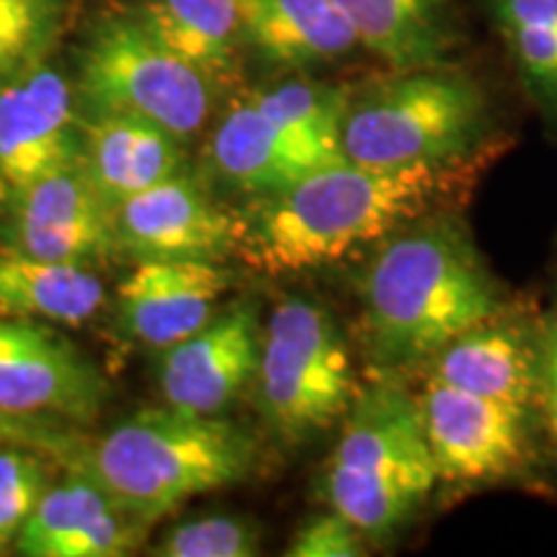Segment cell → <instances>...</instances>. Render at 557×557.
I'll return each mask as SVG.
<instances>
[{"label": "cell", "mask_w": 557, "mask_h": 557, "mask_svg": "<svg viewBox=\"0 0 557 557\" xmlns=\"http://www.w3.org/2000/svg\"><path fill=\"white\" fill-rule=\"evenodd\" d=\"M493 156H498L496 145L455 163L364 169L338 160L323 165L263 194L246 218H238L235 256L271 276L329 267L449 209Z\"/></svg>", "instance_id": "cell-1"}, {"label": "cell", "mask_w": 557, "mask_h": 557, "mask_svg": "<svg viewBox=\"0 0 557 557\" xmlns=\"http://www.w3.org/2000/svg\"><path fill=\"white\" fill-rule=\"evenodd\" d=\"M361 338L382 374L429 364L444 346L504 315L500 284L455 212L385 238L359 276Z\"/></svg>", "instance_id": "cell-2"}, {"label": "cell", "mask_w": 557, "mask_h": 557, "mask_svg": "<svg viewBox=\"0 0 557 557\" xmlns=\"http://www.w3.org/2000/svg\"><path fill=\"white\" fill-rule=\"evenodd\" d=\"M256 459V442L233 421L165 406L88 444L81 465L129 513L156 524L194 496L246 480Z\"/></svg>", "instance_id": "cell-3"}, {"label": "cell", "mask_w": 557, "mask_h": 557, "mask_svg": "<svg viewBox=\"0 0 557 557\" xmlns=\"http://www.w3.org/2000/svg\"><path fill=\"white\" fill-rule=\"evenodd\" d=\"M491 103L455 62L406 70L348 88L341 150L364 169L468 160L493 148Z\"/></svg>", "instance_id": "cell-4"}, {"label": "cell", "mask_w": 557, "mask_h": 557, "mask_svg": "<svg viewBox=\"0 0 557 557\" xmlns=\"http://www.w3.org/2000/svg\"><path fill=\"white\" fill-rule=\"evenodd\" d=\"M325 462L320 493L369 542L389 540L438 483L418 398L398 382L359 389Z\"/></svg>", "instance_id": "cell-5"}, {"label": "cell", "mask_w": 557, "mask_h": 557, "mask_svg": "<svg viewBox=\"0 0 557 557\" xmlns=\"http://www.w3.org/2000/svg\"><path fill=\"white\" fill-rule=\"evenodd\" d=\"M348 88L287 78L250 90L227 109L209 139V160L235 189L263 197L338 163Z\"/></svg>", "instance_id": "cell-6"}, {"label": "cell", "mask_w": 557, "mask_h": 557, "mask_svg": "<svg viewBox=\"0 0 557 557\" xmlns=\"http://www.w3.org/2000/svg\"><path fill=\"white\" fill-rule=\"evenodd\" d=\"M218 81L189 65L132 16L90 26L78 54V101L86 114H127L156 122L181 143L205 127Z\"/></svg>", "instance_id": "cell-7"}, {"label": "cell", "mask_w": 557, "mask_h": 557, "mask_svg": "<svg viewBox=\"0 0 557 557\" xmlns=\"http://www.w3.org/2000/svg\"><path fill=\"white\" fill-rule=\"evenodd\" d=\"M253 382L263 418L284 444L336 426L361 389L336 320L302 297L284 299L269 315Z\"/></svg>", "instance_id": "cell-8"}, {"label": "cell", "mask_w": 557, "mask_h": 557, "mask_svg": "<svg viewBox=\"0 0 557 557\" xmlns=\"http://www.w3.org/2000/svg\"><path fill=\"white\" fill-rule=\"evenodd\" d=\"M418 406L438 480L487 483L527 468L529 410L436 380H426Z\"/></svg>", "instance_id": "cell-9"}, {"label": "cell", "mask_w": 557, "mask_h": 557, "mask_svg": "<svg viewBox=\"0 0 557 557\" xmlns=\"http://www.w3.org/2000/svg\"><path fill=\"white\" fill-rule=\"evenodd\" d=\"M83 163L75 90L50 62L0 90V209L52 173Z\"/></svg>", "instance_id": "cell-10"}, {"label": "cell", "mask_w": 557, "mask_h": 557, "mask_svg": "<svg viewBox=\"0 0 557 557\" xmlns=\"http://www.w3.org/2000/svg\"><path fill=\"white\" fill-rule=\"evenodd\" d=\"M103 398L107 382L78 348L45 325L0 315V408L90 423Z\"/></svg>", "instance_id": "cell-11"}, {"label": "cell", "mask_w": 557, "mask_h": 557, "mask_svg": "<svg viewBox=\"0 0 557 557\" xmlns=\"http://www.w3.org/2000/svg\"><path fill=\"white\" fill-rule=\"evenodd\" d=\"M116 253L139 261H222L235 256L238 218L186 176L160 181L111 209Z\"/></svg>", "instance_id": "cell-12"}, {"label": "cell", "mask_w": 557, "mask_h": 557, "mask_svg": "<svg viewBox=\"0 0 557 557\" xmlns=\"http://www.w3.org/2000/svg\"><path fill=\"white\" fill-rule=\"evenodd\" d=\"M3 212V243L21 253L78 267L116 256L111 207L83 163L32 184Z\"/></svg>", "instance_id": "cell-13"}, {"label": "cell", "mask_w": 557, "mask_h": 557, "mask_svg": "<svg viewBox=\"0 0 557 557\" xmlns=\"http://www.w3.org/2000/svg\"><path fill=\"white\" fill-rule=\"evenodd\" d=\"M261 320L253 302L214 312L189 338L165 348L158 385L165 406L194 416H218L256 380Z\"/></svg>", "instance_id": "cell-14"}, {"label": "cell", "mask_w": 557, "mask_h": 557, "mask_svg": "<svg viewBox=\"0 0 557 557\" xmlns=\"http://www.w3.org/2000/svg\"><path fill=\"white\" fill-rule=\"evenodd\" d=\"M150 527L73 465L47 487L13 545L26 557H120L143 545Z\"/></svg>", "instance_id": "cell-15"}, {"label": "cell", "mask_w": 557, "mask_h": 557, "mask_svg": "<svg viewBox=\"0 0 557 557\" xmlns=\"http://www.w3.org/2000/svg\"><path fill=\"white\" fill-rule=\"evenodd\" d=\"M230 284L220 261H139L120 284V325L137 344L165 351L212 320Z\"/></svg>", "instance_id": "cell-16"}, {"label": "cell", "mask_w": 557, "mask_h": 557, "mask_svg": "<svg viewBox=\"0 0 557 557\" xmlns=\"http://www.w3.org/2000/svg\"><path fill=\"white\" fill-rule=\"evenodd\" d=\"M429 380L532 413L537 406L534 331L508 323L504 312L444 346L429 361Z\"/></svg>", "instance_id": "cell-17"}, {"label": "cell", "mask_w": 557, "mask_h": 557, "mask_svg": "<svg viewBox=\"0 0 557 557\" xmlns=\"http://www.w3.org/2000/svg\"><path fill=\"white\" fill-rule=\"evenodd\" d=\"M181 145L169 129L139 116H83V171L111 209L181 173Z\"/></svg>", "instance_id": "cell-18"}, {"label": "cell", "mask_w": 557, "mask_h": 557, "mask_svg": "<svg viewBox=\"0 0 557 557\" xmlns=\"http://www.w3.org/2000/svg\"><path fill=\"white\" fill-rule=\"evenodd\" d=\"M243 41L271 67L312 70L361 50L331 0H243Z\"/></svg>", "instance_id": "cell-19"}, {"label": "cell", "mask_w": 557, "mask_h": 557, "mask_svg": "<svg viewBox=\"0 0 557 557\" xmlns=\"http://www.w3.org/2000/svg\"><path fill=\"white\" fill-rule=\"evenodd\" d=\"M361 50L387 70L451 62L462 41L455 0H331Z\"/></svg>", "instance_id": "cell-20"}, {"label": "cell", "mask_w": 557, "mask_h": 557, "mask_svg": "<svg viewBox=\"0 0 557 557\" xmlns=\"http://www.w3.org/2000/svg\"><path fill=\"white\" fill-rule=\"evenodd\" d=\"M107 299L96 271L62 263L0 243V315L18 320H52L81 325L94 318Z\"/></svg>", "instance_id": "cell-21"}, {"label": "cell", "mask_w": 557, "mask_h": 557, "mask_svg": "<svg viewBox=\"0 0 557 557\" xmlns=\"http://www.w3.org/2000/svg\"><path fill=\"white\" fill-rule=\"evenodd\" d=\"M132 16L165 50L218 83L246 47L243 0H143Z\"/></svg>", "instance_id": "cell-22"}, {"label": "cell", "mask_w": 557, "mask_h": 557, "mask_svg": "<svg viewBox=\"0 0 557 557\" xmlns=\"http://www.w3.org/2000/svg\"><path fill=\"white\" fill-rule=\"evenodd\" d=\"M521 86L557 129V0H483Z\"/></svg>", "instance_id": "cell-23"}, {"label": "cell", "mask_w": 557, "mask_h": 557, "mask_svg": "<svg viewBox=\"0 0 557 557\" xmlns=\"http://www.w3.org/2000/svg\"><path fill=\"white\" fill-rule=\"evenodd\" d=\"M67 13L70 0H0V90L50 60Z\"/></svg>", "instance_id": "cell-24"}, {"label": "cell", "mask_w": 557, "mask_h": 557, "mask_svg": "<svg viewBox=\"0 0 557 557\" xmlns=\"http://www.w3.org/2000/svg\"><path fill=\"white\" fill-rule=\"evenodd\" d=\"M259 553V524L233 513L181 521L152 549V555L160 557H253Z\"/></svg>", "instance_id": "cell-25"}, {"label": "cell", "mask_w": 557, "mask_h": 557, "mask_svg": "<svg viewBox=\"0 0 557 557\" xmlns=\"http://www.w3.org/2000/svg\"><path fill=\"white\" fill-rule=\"evenodd\" d=\"M50 485L45 455L21 447L0 449V553L16 542Z\"/></svg>", "instance_id": "cell-26"}, {"label": "cell", "mask_w": 557, "mask_h": 557, "mask_svg": "<svg viewBox=\"0 0 557 557\" xmlns=\"http://www.w3.org/2000/svg\"><path fill=\"white\" fill-rule=\"evenodd\" d=\"M58 423L60 421H54V418L21 416L0 408V449H34L47 459L67 465V468L81 465L88 444L75 436L70 429L58 426Z\"/></svg>", "instance_id": "cell-27"}, {"label": "cell", "mask_w": 557, "mask_h": 557, "mask_svg": "<svg viewBox=\"0 0 557 557\" xmlns=\"http://www.w3.org/2000/svg\"><path fill=\"white\" fill-rule=\"evenodd\" d=\"M367 537L338 511L310 517L292 537L289 557H361L367 555Z\"/></svg>", "instance_id": "cell-28"}, {"label": "cell", "mask_w": 557, "mask_h": 557, "mask_svg": "<svg viewBox=\"0 0 557 557\" xmlns=\"http://www.w3.org/2000/svg\"><path fill=\"white\" fill-rule=\"evenodd\" d=\"M534 351H537V408L549 442L557 449V287L534 325Z\"/></svg>", "instance_id": "cell-29"}]
</instances>
